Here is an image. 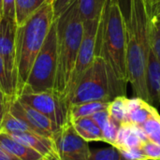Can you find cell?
Returning a JSON list of instances; mask_svg holds the SVG:
<instances>
[{"label":"cell","mask_w":160,"mask_h":160,"mask_svg":"<svg viewBox=\"0 0 160 160\" xmlns=\"http://www.w3.org/2000/svg\"><path fill=\"white\" fill-rule=\"evenodd\" d=\"M106 63L109 75L118 96H126L127 72V28L126 17L119 0H107L100 16L96 56Z\"/></svg>","instance_id":"obj_1"},{"label":"cell","mask_w":160,"mask_h":160,"mask_svg":"<svg viewBox=\"0 0 160 160\" xmlns=\"http://www.w3.org/2000/svg\"><path fill=\"white\" fill-rule=\"evenodd\" d=\"M149 13L143 0H130L129 13L126 18L127 28V72L137 98L152 103L148 88L146 66L150 49Z\"/></svg>","instance_id":"obj_2"},{"label":"cell","mask_w":160,"mask_h":160,"mask_svg":"<svg viewBox=\"0 0 160 160\" xmlns=\"http://www.w3.org/2000/svg\"><path fill=\"white\" fill-rule=\"evenodd\" d=\"M54 21L52 0H50L22 24L17 26L15 36L16 98L24 87L33 63Z\"/></svg>","instance_id":"obj_3"},{"label":"cell","mask_w":160,"mask_h":160,"mask_svg":"<svg viewBox=\"0 0 160 160\" xmlns=\"http://www.w3.org/2000/svg\"><path fill=\"white\" fill-rule=\"evenodd\" d=\"M57 67L53 92L67 103V90L83 35L77 0L55 20Z\"/></svg>","instance_id":"obj_4"},{"label":"cell","mask_w":160,"mask_h":160,"mask_svg":"<svg viewBox=\"0 0 160 160\" xmlns=\"http://www.w3.org/2000/svg\"><path fill=\"white\" fill-rule=\"evenodd\" d=\"M116 97L119 96L111 80L106 63L97 55L76 85L69 100V107L89 101L110 102Z\"/></svg>","instance_id":"obj_5"},{"label":"cell","mask_w":160,"mask_h":160,"mask_svg":"<svg viewBox=\"0 0 160 160\" xmlns=\"http://www.w3.org/2000/svg\"><path fill=\"white\" fill-rule=\"evenodd\" d=\"M57 67L56 30L53 22L45 42L37 55L22 94L52 91ZM19 95V96H20Z\"/></svg>","instance_id":"obj_6"},{"label":"cell","mask_w":160,"mask_h":160,"mask_svg":"<svg viewBox=\"0 0 160 160\" xmlns=\"http://www.w3.org/2000/svg\"><path fill=\"white\" fill-rule=\"evenodd\" d=\"M99 21H100V17L98 19L83 22L82 39L81 42L75 66L71 73V77L67 90V101L68 106H69L70 98L81 77L86 71V69L93 64L94 59L96 57V45H97Z\"/></svg>","instance_id":"obj_7"},{"label":"cell","mask_w":160,"mask_h":160,"mask_svg":"<svg viewBox=\"0 0 160 160\" xmlns=\"http://www.w3.org/2000/svg\"><path fill=\"white\" fill-rule=\"evenodd\" d=\"M54 152L60 160H89L91 150L74 129L70 121L58 128L52 136Z\"/></svg>","instance_id":"obj_8"},{"label":"cell","mask_w":160,"mask_h":160,"mask_svg":"<svg viewBox=\"0 0 160 160\" xmlns=\"http://www.w3.org/2000/svg\"><path fill=\"white\" fill-rule=\"evenodd\" d=\"M17 98L46 115L58 128L69 121L68 104L53 91L22 94Z\"/></svg>","instance_id":"obj_9"},{"label":"cell","mask_w":160,"mask_h":160,"mask_svg":"<svg viewBox=\"0 0 160 160\" xmlns=\"http://www.w3.org/2000/svg\"><path fill=\"white\" fill-rule=\"evenodd\" d=\"M8 111L15 117L23 121L33 131L45 137L52 138L53 132L58 128L50 118L34 108L22 103L17 98L9 101Z\"/></svg>","instance_id":"obj_10"},{"label":"cell","mask_w":160,"mask_h":160,"mask_svg":"<svg viewBox=\"0 0 160 160\" xmlns=\"http://www.w3.org/2000/svg\"><path fill=\"white\" fill-rule=\"evenodd\" d=\"M17 24L7 18L0 19V56L16 86L15 75V36Z\"/></svg>","instance_id":"obj_11"},{"label":"cell","mask_w":160,"mask_h":160,"mask_svg":"<svg viewBox=\"0 0 160 160\" xmlns=\"http://www.w3.org/2000/svg\"><path fill=\"white\" fill-rule=\"evenodd\" d=\"M16 141L33 148L44 158L56 156L52 144V138L45 137L34 131H23V132H14L9 134ZM57 157V156H56Z\"/></svg>","instance_id":"obj_12"},{"label":"cell","mask_w":160,"mask_h":160,"mask_svg":"<svg viewBox=\"0 0 160 160\" xmlns=\"http://www.w3.org/2000/svg\"><path fill=\"white\" fill-rule=\"evenodd\" d=\"M0 146L20 160H43L44 157L33 148L16 141L9 134L0 131Z\"/></svg>","instance_id":"obj_13"},{"label":"cell","mask_w":160,"mask_h":160,"mask_svg":"<svg viewBox=\"0 0 160 160\" xmlns=\"http://www.w3.org/2000/svg\"><path fill=\"white\" fill-rule=\"evenodd\" d=\"M128 121L135 126H142L150 117L158 113L156 108L140 98H128Z\"/></svg>","instance_id":"obj_14"},{"label":"cell","mask_w":160,"mask_h":160,"mask_svg":"<svg viewBox=\"0 0 160 160\" xmlns=\"http://www.w3.org/2000/svg\"><path fill=\"white\" fill-rule=\"evenodd\" d=\"M146 75L148 88L153 102L156 100L160 104V61L152 50L151 46L147 56Z\"/></svg>","instance_id":"obj_15"},{"label":"cell","mask_w":160,"mask_h":160,"mask_svg":"<svg viewBox=\"0 0 160 160\" xmlns=\"http://www.w3.org/2000/svg\"><path fill=\"white\" fill-rule=\"evenodd\" d=\"M75 131L86 142H103L102 130L91 116L70 121Z\"/></svg>","instance_id":"obj_16"},{"label":"cell","mask_w":160,"mask_h":160,"mask_svg":"<svg viewBox=\"0 0 160 160\" xmlns=\"http://www.w3.org/2000/svg\"><path fill=\"white\" fill-rule=\"evenodd\" d=\"M108 105L109 102L104 101H89L79 104H73L69 107L68 111L69 121H73L82 117L91 116L97 112L106 110L108 108Z\"/></svg>","instance_id":"obj_17"},{"label":"cell","mask_w":160,"mask_h":160,"mask_svg":"<svg viewBox=\"0 0 160 160\" xmlns=\"http://www.w3.org/2000/svg\"><path fill=\"white\" fill-rule=\"evenodd\" d=\"M50 0H15V22L22 24L32 14Z\"/></svg>","instance_id":"obj_18"},{"label":"cell","mask_w":160,"mask_h":160,"mask_svg":"<svg viewBox=\"0 0 160 160\" xmlns=\"http://www.w3.org/2000/svg\"><path fill=\"white\" fill-rule=\"evenodd\" d=\"M107 0H77L82 22L98 19L101 16Z\"/></svg>","instance_id":"obj_19"},{"label":"cell","mask_w":160,"mask_h":160,"mask_svg":"<svg viewBox=\"0 0 160 160\" xmlns=\"http://www.w3.org/2000/svg\"><path fill=\"white\" fill-rule=\"evenodd\" d=\"M107 110L110 117L119 125L128 122V98L126 96H119L113 98L112 101L109 102Z\"/></svg>","instance_id":"obj_20"},{"label":"cell","mask_w":160,"mask_h":160,"mask_svg":"<svg viewBox=\"0 0 160 160\" xmlns=\"http://www.w3.org/2000/svg\"><path fill=\"white\" fill-rule=\"evenodd\" d=\"M149 16L150 46L160 61V14L153 12Z\"/></svg>","instance_id":"obj_21"},{"label":"cell","mask_w":160,"mask_h":160,"mask_svg":"<svg viewBox=\"0 0 160 160\" xmlns=\"http://www.w3.org/2000/svg\"><path fill=\"white\" fill-rule=\"evenodd\" d=\"M1 131L10 134L14 132H23V131H33V130L23 121L15 117L9 111H8L1 121Z\"/></svg>","instance_id":"obj_22"},{"label":"cell","mask_w":160,"mask_h":160,"mask_svg":"<svg viewBox=\"0 0 160 160\" xmlns=\"http://www.w3.org/2000/svg\"><path fill=\"white\" fill-rule=\"evenodd\" d=\"M0 90L9 98H16V86L10 78L4 61L0 56Z\"/></svg>","instance_id":"obj_23"},{"label":"cell","mask_w":160,"mask_h":160,"mask_svg":"<svg viewBox=\"0 0 160 160\" xmlns=\"http://www.w3.org/2000/svg\"><path fill=\"white\" fill-rule=\"evenodd\" d=\"M89 160H121V155L116 147L111 146L91 152Z\"/></svg>","instance_id":"obj_24"},{"label":"cell","mask_w":160,"mask_h":160,"mask_svg":"<svg viewBox=\"0 0 160 160\" xmlns=\"http://www.w3.org/2000/svg\"><path fill=\"white\" fill-rule=\"evenodd\" d=\"M119 126L120 125L118 123H116L114 120H112L110 117L109 122L107 123V125L102 129V136H103V142H104L110 144L111 146L113 145Z\"/></svg>","instance_id":"obj_25"},{"label":"cell","mask_w":160,"mask_h":160,"mask_svg":"<svg viewBox=\"0 0 160 160\" xmlns=\"http://www.w3.org/2000/svg\"><path fill=\"white\" fill-rule=\"evenodd\" d=\"M142 151L147 159L160 160V144L151 141L142 143Z\"/></svg>","instance_id":"obj_26"},{"label":"cell","mask_w":160,"mask_h":160,"mask_svg":"<svg viewBox=\"0 0 160 160\" xmlns=\"http://www.w3.org/2000/svg\"><path fill=\"white\" fill-rule=\"evenodd\" d=\"M131 132H132V124H130L129 122L121 124L119 126V128H118V131L116 134V138H115V141H114V143L112 146L119 149L123 145L124 142L126 141V139Z\"/></svg>","instance_id":"obj_27"},{"label":"cell","mask_w":160,"mask_h":160,"mask_svg":"<svg viewBox=\"0 0 160 160\" xmlns=\"http://www.w3.org/2000/svg\"><path fill=\"white\" fill-rule=\"evenodd\" d=\"M75 1L76 0H52V8L54 20L65 13Z\"/></svg>","instance_id":"obj_28"},{"label":"cell","mask_w":160,"mask_h":160,"mask_svg":"<svg viewBox=\"0 0 160 160\" xmlns=\"http://www.w3.org/2000/svg\"><path fill=\"white\" fill-rule=\"evenodd\" d=\"M144 132L147 134V136L160 130V114L158 112L152 117H150L147 121H145L142 126Z\"/></svg>","instance_id":"obj_29"},{"label":"cell","mask_w":160,"mask_h":160,"mask_svg":"<svg viewBox=\"0 0 160 160\" xmlns=\"http://www.w3.org/2000/svg\"><path fill=\"white\" fill-rule=\"evenodd\" d=\"M121 155V158L126 160H146L142 148L134 149H118Z\"/></svg>","instance_id":"obj_30"},{"label":"cell","mask_w":160,"mask_h":160,"mask_svg":"<svg viewBox=\"0 0 160 160\" xmlns=\"http://www.w3.org/2000/svg\"><path fill=\"white\" fill-rule=\"evenodd\" d=\"M143 142L132 131L126 141L124 142L123 145L119 149H134V148H142Z\"/></svg>","instance_id":"obj_31"},{"label":"cell","mask_w":160,"mask_h":160,"mask_svg":"<svg viewBox=\"0 0 160 160\" xmlns=\"http://www.w3.org/2000/svg\"><path fill=\"white\" fill-rule=\"evenodd\" d=\"M2 17L15 22V0H3Z\"/></svg>","instance_id":"obj_32"},{"label":"cell","mask_w":160,"mask_h":160,"mask_svg":"<svg viewBox=\"0 0 160 160\" xmlns=\"http://www.w3.org/2000/svg\"><path fill=\"white\" fill-rule=\"evenodd\" d=\"M91 117L97 123V125L100 128L101 130L104 128V127L107 125V123L110 120V115H109V112H108L107 109L99 111V112H97L96 113L91 115Z\"/></svg>","instance_id":"obj_33"},{"label":"cell","mask_w":160,"mask_h":160,"mask_svg":"<svg viewBox=\"0 0 160 160\" xmlns=\"http://www.w3.org/2000/svg\"><path fill=\"white\" fill-rule=\"evenodd\" d=\"M9 99L1 90H0V122L2 121L5 113L8 111V105H9Z\"/></svg>","instance_id":"obj_34"},{"label":"cell","mask_w":160,"mask_h":160,"mask_svg":"<svg viewBox=\"0 0 160 160\" xmlns=\"http://www.w3.org/2000/svg\"><path fill=\"white\" fill-rule=\"evenodd\" d=\"M0 160H20L0 146Z\"/></svg>","instance_id":"obj_35"},{"label":"cell","mask_w":160,"mask_h":160,"mask_svg":"<svg viewBox=\"0 0 160 160\" xmlns=\"http://www.w3.org/2000/svg\"><path fill=\"white\" fill-rule=\"evenodd\" d=\"M143 1L146 4V7H147V10H148L149 15L152 14L155 7L158 6L160 3V0H143Z\"/></svg>","instance_id":"obj_36"},{"label":"cell","mask_w":160,"mask_h":160,"mask_svg":"<svg viewBox=\"0 0 160 160\" xmlns=\"http://www.w3.org/2000/svg\"><path fill=\"white\" fill-rule=\"evenodd\" d=\"M148 140L151 141V142H154L156 143L160 144V130L153 133V134H151V135H149L148 136Z\"/></svg>","instance_id":"obj_37"},{"label":"cell","mask_w":160,"mask_h":160,"mask_svg":"<svg viewBox=\"0 0 160 160\" xmlns=\"http://www.w3.org/2000/svg\"><path fill=\"white\" fill-rule=\"evenodd\" d=\"M43 160H60L56 156H51V157H47V158H44Z\"/></svg>","instance_id":"obj_38"},{"label":"cell","mask_w":160,"mask_h":160,"mask_svg":"<svg viewBox=\"0 0 160 160\" xmlns=\"http://www.w3.org/2000/svg\"><path fill=\"white\" fill-rule=\"evenodd\" d=\"M153 12H156V13H158L160 14V3L158 5V6H156L155 7V8H154V10H153ZM152 12V13H153Z\"/></svg>","instance_id":"obj_39"},{"label":"cell","mask_w":160,"mask_h":160,"mask_svg":"<svg viewBox=\"0 0 160 160\" xmlns=\"http://www.w3.org/2000/svg\"><path fill=\"white\" fill-rule=\"evenodd\" d=\"M3 16V0H0V19Z\"/></svg>","instance_id":"obj_40"},{"label":"cell","mask_w":160,"mask_h":160,"mask_svg":"<svg viewBox=\"0 0 160 160\" xmlns=\"http://www.w3.org/2000/svg\"><path fill=\"white\" fill-rule=\"evenodd\" d=\"M0 131H1V122H0Z\"/></svg>","instance_id":"obj_41"},{"label":"cell","mask_w":160,"mask_h":160,"mask_svg":"<svg viewBox=\"0 0 160 160\" xmlns=\"http://www.w3.org/2000/svg\"><path fill=\"white\" fill-rule=\"evenodd\" d=\"M121 160H126V159H123V158H121ZM146 160H151V159H146Z\"/></svg>","instance_id":"obj_42"}]
</instances>
